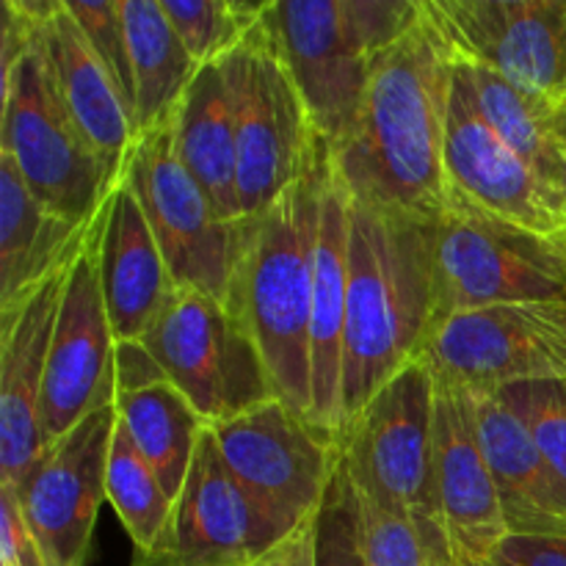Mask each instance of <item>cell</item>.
I'll return each instance as SVG.
<instances>
[{
    "label": "cell",
    "instance_id": "obj_31",
    "mask_svg": "<svg viewBox=\"0 0 566 566\" xmlns=\"http://www.w3.org/2000/svg\"><path fill=\"white\" fill-rule=\"evenodd\" d=\"M492 396L528 426L542 457L566 486V381H517Z\"/></svg>",
    "mask_w": 566,
    "mask_h": 566
},
{
    "label": "cell",
    "instance_id": "obj_8",
    "mask_svg": "<svg viewBox=\"0 0 566 566\" xmlns=\"http://www.w3.org/2000/svg\"><path fill=\"white\" fill-rule=\"evenodd\" d=\"M221 64L235 108L238 197L243 216H258L307 171L321 136L265 14Z\"/></svg>",
    "mask_w": 566,
    "mask_h": 566
},
{
    "label": "cell",
    "instance_id": "obj_4",
    "mask_svg": "<svg viewBox=\"0 0 566 566\" xmlns=\"http://www.w3.org/2000/svg\"><path fill=\"white\" fill-rule=\"evenodd\" d=\"M0 48V155L17 166L44 208L92 224L116 182L61 99L39 42V0H6Z\"/></svg>",
    "mask_w": 566,
    "mask_h": 566
},
{
    "label": "cell",
    "instance_id": "obj_11",
    "mask_svg": "<svg viewBox=\"0 0 566 566\" xmlns=\"http://www.w3.org/2000/svg\"><path fill=\"white\" fill-rule=\"evenodd\" d=\"M208 429L232 479L282 534L318 514L340 462V437L280 398Z\"/></svg>",
    "mask_w": 566,
    "mask_h": 566
},
{
    "label": "cell",
    "instance_id": "obj_28",
    "mask_svg": "<svg viewBox=\"0 0 566 566\" xmlns=\"http://www.w3.org/2000/svg\"><path fill=\"white\" fill-rule=\"evenodd\" d=\"M116 412L130 440L158 473L160 484L177 501L191 473L205 420L169 379L153 381L138 390L116 392Z\"/></svg>",
    "mask_w": 566,
    "mask_h": 566
},
{
    "label": "cell",
    "instance_id": "obj_17",
    "mask_svg": "<svg viewBox=\"0 0 566 566\" xmlns=\"http://www.w3.org/2000/svg\"><path fill=\"white\" fill-rule=\"evenodd\" d=\"M453 53L566 97V0H423Z\"/></svg>",
    "mask_w": 566,
    "mask_h": 566
},
{
    "label": "cell",
    "instance_id": "obj_13",
    "mask_svg": "<svg viewBox=\"0 0 566 566\" xmlns=\"http://www.w3.org/2000/svg\"><path fill=\"white\" fill-rule=\"evenodd\" d=\"M105 205L66 276L42 392L44 448L116 401V337L99 282Z\"/></svg>",
    "mask_w": 566,
    "mask_h": 566
},
{
    "label": "cell",
    "instance_id": "obj_36",
    "mask_svg": "<svg viewBox=\"0 0 566 566\" xmlns=\"http://www.w3.org/2000/svg\"><path fill=\"white\" fill-rule=\"evenodd\" d=\"M484 566H566V536L509 534Z\"/></svg>",
    "mask_w": 566,
    "mask_h": 566
},
{
    "label": "cell",
    "instance_id": "obj_34",
    "mask_svg": "<svg viewBox=\"0 0 566 566\" xmlns=\"http://www.w3.org/2000/svg\"><path fill=\"white\" fill-rule=\"evenodd\" d=\"M70 14L86 33L94 53L105 64V70L114 75L122 97L133 114V99H136V86H133L130 53H127V33L122 22V0H64ZM136 122V119H133Z\"/></svg>",
    "mask_w": 566,
    "mask_h": 566
},
{
    "label": "cell",
    "instance_id": "obj_27",
    "mask_svg": "<svg viewBox=\"0 0 566 566\" xmlns=\"http://www.w3.org/2000/svg\"><path fill=\"white\" fill-rule=\"evenodd\" d=\"M122 22L136 86L133 119L138 136L175 114L199 64L177 36L160 0H122Z\"/></svg>",
    "mask_w": 566,
    "mask_h": 566
},
{
    "label": "cell",
    "instance_id": "obj_19",
    "mask_svg": "<svg viewBox=\"0 0 566 566\" xmlns=\"http://www.w3.org/2000/svg\"><path fill=\"white\" fill-rule=\"evenodd\" d=\"M70 269L0 315V481L6 484H20L44 451V374Z\"/></svg>",
    "mask_w": 566,
    "mask_h": 566
},
{
    "label": "cell",
    "instance_id": "obj_18",
    "mask_svg": "<svg viewBox=\"0 0 566 566\" xmlns=\"http://www.w3.org/2000/svg\"><path fill=\"white\" fill-rule=\"evenodd\" d=\"M437 381L434 486L453 566H484L509 536L475 420V396Z\"/></svg>",
    "mask_w": 566,
    "mask_h": 566
},
{
    "label": "cell",
    "instance_id": "obj_1",
    "mask_svg": "<svg viewBox=\"0 0 566 566\" xmlns=\"http://www.w3.org/2000/svg\"><path fill=\"white\" fill-rule=\"evenodd\" d=\"M451 42L423 17L379 55L357 116L329 144L332 169L359 205L440 219L451 193L446 122L453 83Z\"/></svg>",
    "mask_w": 566,
    "mask_h": 566
},
{
    "label": "cell",
    "instance_id": "obj_2",
    "mask_svg": "<svg viewBox=\"0 0 566 566\" xmlns=\"http://www.w3.org/2000/svg\"><path fill=\"white\" fill-rule=\"evenodd\" d=\"M434 224L348 197L343 431L398 370L420 359L437 321Z\"/></svg>",
    "mask_w": 566,
    "mask_h": 566
},
{
    "label": "cell",
    "instance_id": "obj_21",
    "mask_svg": "<svg viewBox=\"0 0 566 566\" xmlns=\"http://www.w3.org/2000/svg\"><path fill=\"white\" fill-rule=\"evenodd\" d=\"M348 307V191L326 166L321 188L318 235H315L313 318H310V374L313 409L310 420L340 437L343 431V337Z\"/></svg>",
    "mask_w": 566,
    "mask_h": 566
},
{
    "label": "cell",
    "instance_id": "obj_20",
    "mask_svg": "<svg viewBox=\"0 0 566 566\" xmlns=\"http://www.w3.org/2000/svg\"><path fill=\"white\" fill-rule=\"evenodd\" d=\"M39 42L66 111L119 186L136 142V122L99 55L64 0H39Z\"/></svg>",
    "mask_w": 566,
    "mask_h": 566
},
{
    "label": "cell",
    "instance_id": "obj_16",
    "mask_svg": "<svg viewBox=\"0 0 566 566\" xmlns=\"http://www.w3.org/2000/svg\"><path fill=\"white\" fill-rule=\"evenodd\" d=\"M446 175L451 188L479 208L539 235L566 238L564 191L520 158L484 119L459 59L446 122Z\"/></svg>",
    "mask_w": 566,
    "mask_h": 566
},
{
    "label": "cell",
    "instance_id": "obj_7",
    "mask_svg": "<svg viewBox=\"0 0 566 566\" xmlns=\"http://www.w3.org/2000/svg\"><path fill=\"white\" fill-rule=\"evenodd\" d=\"M434 403V374L415 359L365 403L340 446L354 486L412 520L434 564L453 566L437 509Z\"/></svg>",
    "mask_w": 566,
    "mask_h": 566
},
{
    "label": "cell",
    "instance_id": "obj_25",
    "mask_svg": "<svg viewBox=\"0 0 566 566\" xmlns=\"http://www.w3.org/2000/svg\"><path fill=\"white\" fill-rule=\"evenodd\" d=\"M177 155L210 193L221 219H247L238 197V138L224 64H202L175 111Z\"/></svg>",
    "mask_w": 566,
    "mask_h": 566
},
{
    "label": "cell",
    "instance_id": "obj_23",
    "mask_svg": "<svg viewBox=\"0 0 566 566\" xmlns=\"http://www.w3.org/2000/svg\"><path fill=\"white\" fill-rule=\"evenodd\" d=\"M475 420L509 534L566 536V486L528 426L492 392L475 396Z\"/></svg>",
    "mask_w": 566,
    "mask_h": 566
},
{
    "label": "cell",
    "instance_id": "obj_39",
    "mask_svg": "<svg viewBox=\"0 0 566 566\" xmlns=\"http://www.w3.org/2000/svg\"><path fill=\"white\" fill-rule=\"evenodd\" d=\"M562 188H564V197H566V160H564V175H562Z\"/></svg>",
    "mask_w": 566,
    "mask_h": 566
},
{
    "label": "cell",
    "instance_id": "obj_12",
    "mask_svg": "<svg viewBox=\"0 0 566 566\" xmlns=\"http://www.w3.org/2000/svg\"><path fill=\"white\" fill-rule=\"evenodd\" d=\"M420 359L434 379L475 396L517 381H566V304L448 315L431 326Z\"/></svg>",
    "mask_w": 566,
    "mask_h": 566
},
{
    "label": "cell",
    "instance_id": "obj_38",
    "mask_svg": "<svg viewBox=\"0 0 566 566\" xmlns=\"http://www.w3.org/2000/svg\"><path fill=\"white\" fill-rule=\"evenodd\" d=\"M249 566H315V517L291 531Z\"/></svg>",
    "mask_w": 566,
    "mask_h": 566
},
{
    "label": "cell",
    "instance_id": "obj_9",
    "mask_svg": "<svg viewBox=\"0 0 566 566\" xmlns=\"http://www.w3.org/2000/svg\"><path fill=\"white\" fill-rule=\"evenodd\" d=\"M122 182L142 202L175 287L230 302L243 219H221L210 193L186 169L177 155L175 114L138 133Z\"/></svg>",
    "mask_w": 566,
    "mask_h": 566
},
{
    "label": "cell",
    "instance_id": "obj_15",
    "mask_svg": "<svg viewBox=\"0 0 566 566\" xmlns=\"http://www.w3.org/2000/svg\"><path fill=\"white\" fill-rule=\"evenodd\" d=\"M285 536L232 479L205 429L164 534L130 566H249Z\"/></svg>",
    "mask_w": 566,
    "mask_h": 566
},
{
    "label": "cell",
    "instance_id": "obj_33",
    "mask_svg": "<svg viewBox=\"0 0 566 566\" xmlns=\"http://www.w3.org/2000/svg\"><path fill=\"white\" fill-rule=\"evenodd\" d=\"M354 492H357L359 503L365 566H437L412 520L381 506L357 486Z\"/></svg>",
    "mask_w": 566,
    "mask_h": 566
},
{
    "label": "cell",
    "instance_id": "obj_24",
    "mask_svg": "<svg viewBox=\"0 0 566 566\" xmlns=\"http://www.w3.org/2000/svg\"><path fill=\"white\" fill-rule=\"evenodd\" d=\"M92 224H75L44 208L17 166L0 155V315L75 263Z\"/></svg>",
    "mask_w": 566,
    "mask_h": 566
},
{
    "label": "cell",
    "instance_id": "obj_14",
    "mask_svg": "<svg viewBox=\"0 0 566 566\" xmlns=\"http://www.w3.org/2000/svg\"><path fill=\"white\" fill-rule=\"evenodd\" d=\"M119 412L116 403L88 415L55 440L17 486L22 514L48 566H86L105 497V468Z\"/></svg>",
    "mask_w": 566,
    "mask_h": 566
},
{
    "label": "cell",
    "instance_id": "obj_26",
    "mask_svg": "<svg viewBox=\"0 0 566 566\" xmlns=\"http://www.w3.org/2000/svg\"><path fill=\"white\" fill-rule=\"evenodd\" d=\"M473 97L497 136L528 160L547 182L562 188L566 160V97L534 92L497 75L495 70L462 59ZM564 191V188H562Z\"/></svg>",
    "mask_w": 566,
    "mask_h": 566
},
{
    "label": "cell",
    "instance_id": "obj_3",
    "mask_svg": "<svg viewBox=\"0 0 566 566\" xmlns=\"http://www.w3.org/2000/svg\"><path fill=\"white\" fill-rule=\"evenodd\" d=\"M326 166L329 142L321 138L307 171L269 208L243 219V247L227 302L258 340L274 396L304 418L313 409L310 318Z\"/></svg>",
    "mask_w": 566,
    "mask_h": 566
},
{
    "label": "cell",
    "instance_id": "obj_32",
    "mask_svg": "<svg viewBox=\"0 0 566 566\" xmlns=\"http://www.w3.org/2000/svg\"><path fill=\"white\" fill-rule=\"evenodd\" d=\"M315 566H365L359 503L343 453L315 514Z\"/></svg>",
    "mask_w": 566,
    "mask_h": 566
},
{
    "label": "cell",
    "instance_id": "obj_22",
    "mask_svg": "<svg viewBox=\"0 0 566 566\" xmlns=\"http://www.w3.org/2000/svg\"><path fill=\"white\" fill-rule=\"evenodd\" d=\"M99 282L116 343L142 340L177 291L142 202L127 182H119L105 202Z\"/></svg>",
    "mask_w": 566,
    "mask_h": 566
},
{
    "label": "cell",
    "instance_id": "obj_35",
    "mask_svg": "<svg viewBox=\"0 0 566 566\" xmlns=\"http://www.w3.org/2000/svg\"><path fill=\"white\" fill-rule=\"evenodd\" d=\"M0 558L3 566H48L22 514L14 484L0 481Z\"/></svg>",
    "mask_w": 566,
    "mask_h": 566
},
{
    "label": "cell",
    "instance_id": "obj_6",
    "mask_svg": "<svg viewBox=\"0 0 566 566\" xmlns=\"http://www.w3.org/2000/svg\"><path fill=\"white\" fill-rule=\"evenodd\" d=\"M434 280L437 321L470 310L566 304V238L512 224L451 188L434 224Z\"/></svg>",
    "mask_w": 566,
    "mask_h": 566
},
{
    "label": "cell",
    "instance_id": "obj_37",
    "mask_svg": "<svg viewBox=\"0 0 566 566\" xmlns=\"http://www.w3.org/2000/svg\"><path fill=\"white\" fill-rule=\"evenodd\" d=\"M160 379H166L164 368L142 340L116 343V392L138 390Z\"/></svg>",
    "mask_w": 566,
    "mask_h": 566
},
{
    "label": "cell",
    "instance_id": "obj_30",
    "mask_svg": "<svg viewBox=\"0 0 566 566\" xmlns=\"http://www.w3.org/2000/svg\"><path fill=\"white\" fill-rule=\"evenodd\" d=\"M160 6L199 66L235 53L269 9L265 0H160Z\"/></svg>",
    "mask_w": 566,
    "mask_h": 566
},
{
    "label": "cell",
    "instance_id": "obj_10",
    "mask_svg": "<svg viewBox=\"0 0 566 566\" xmlns=\"http://www.w3.org/2000/svg\"><path fill=\"white\" fill-rule=\"evenodd\" d=\"M142 343L205 426L235 420L276 398L249 326L208 293L177 287Z\"/></svg>",
    "mask_w": 566,
    "mask_h": 566
},
{
    "label": "cell",
    "instance_id": "obj_5",
    "mask_svg": "<svg viewBox=\"0 0 566 566\" xmlns=\"http://www.w3.org/2000/svg\"><path fill=\"white\" fill-rule=\"evenodd\" d=\"M423 17V0H280L265 20L321 138L340 142L379 55Z\"/></svg>",
    "mask_w": 566,
    "mask_h": 566
},
{
    "label": "cell",
    "instance_id": "obj_29",
    "mask_svg": "<svg viewBox=\"0 0 566 566\" xmlns=\"http://www.w3.org/2000/svg\"><path fill=\"white\" fill-rule=\"evenodd\" d=\"M105 497L125 525L136 553H147L164 534L175 501L160 484L158 473L130 440L127 429L116 423L105 468Z\"/></svg>",
    "mask_w": 566,
    "mask_h": 566
}]
</instances>
